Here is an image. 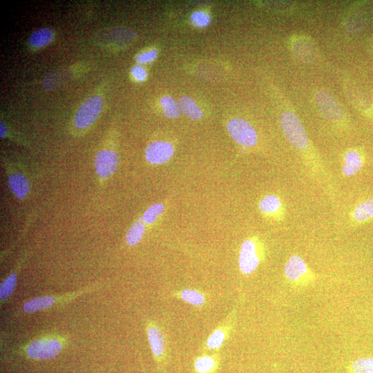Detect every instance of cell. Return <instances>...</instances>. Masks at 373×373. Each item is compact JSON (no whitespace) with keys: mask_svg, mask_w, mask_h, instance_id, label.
<instances>
[{"mask_svg":"<svg viewBox=\"0 0 373 373\" xmlns=\"http://www.w3.org/2000/svg\"><path fill=\"white\" fill-rule=\"evenodd\" d=\"M66 342L65 338L60 335L45 333L31 339L23 347V351L32 359H51L62 351Z\"/></svg>","mask_w":373,"mask_h":373,"instance_id":"6da1fadb","label":"cell"},{"mask_svg":"<svg viewBox=\"0 0 373 373\" xmlns=\"http://www.w3.org/2000/svg\"><path fill=\"white\" fill-rule=\"evenodd\" d=\"M100 285H94L62 295H44L35 297L24 304L22 311L25 313L44 311L51 308L68 303L75 298L97 289Z\"/></svg>","mask_w":373,"mask_h":373,"instance_id":"7a4b0ae2","label":"cell"},{"mask_svg":"<svg viewBox=\"0 0 373 373\" xmlns=\"http://www.w3.org/2000/svg\"><path fill=\"white\" fill-rule=\"evenodd\" d=\"M266 258L264 244L257 237L246 240L242 244L239 255V267L244 275L254 273Z\"/></svg>","mask_w":373,"mask_h":373,"instance_id":"3957f363","label":"cell"},{"mask_svg":"<svg viewBox=\"0 0 373 373\" xmlns=\"http://www.w3.org/2000/svg\"><path fill=\"white\" fill-rule=\"evenodd\" d=\"M284 276L287 283L296 287H308L318 279L317 274L305 260L297 255H292L287 260L284 266Z\"/></svg>","mask_w":373,"mask_h":373,"instance_id":"277c9868","label":"cell"},{"mask_svg":"<svg viewBox=\"0 0 373 373\" xmlns=\"http://www.w3.org/2000/svg\"><path fill=\"white\" fill-rule=\"evenodd\" d=\"M283 131L290 143L300 152H306L310 142L303 124L291 111L284 112L281 116Z\"/></svg>","mask_w":373,"mask_h":373,"instance_id":"5b68a950","label":"cell"},{"mask_svg":"<svg viewBox=\"0 0 373 373\" xmlns=\"http://www.w3.org/2000/svg\"><path fill=\"white\" fill-rule=\"evenodd\" d=\"M146 333L155 361L160 370H164L168 359V350L164 333L154 322L146 324Z\"/></svg>","mask_w":373,"mask_h":373,"instance_id":"8992f818","label":"cell"},{"mask_svg":"<svg viewBox=\"0 0 373 373\" xmlns=\"http://www.w3.org/2000/svg\"><path fill=\"white\" fill-rule=\"evenodd\" d=\"M103 107V99L95 96L89 99L80 107L75 116L74 125L79 129L91 126L99 116Z\"/></svg>","mask_w":373,"mask_h":373,"instance_id":"52a82bcc","label":"cell"},{"mask_svg":"<svg viewBox=\"0 0 373 373\" xmlns=\"http://www.w3.org/2000/svg\"><path fill=\"white\" fill-rule=\"evenodd\" d=\"M228 131L231 137L238 144L252 147L256 145L258 136L253 126L241 118H234L227 124Z\"/></svg>","mask_w":373,"mask_h":373,"instance_id":"ba28073f","label":"cell"},{"mask_svg":"<svg viewBox=\"0 0 373 373\" xmlns=\"http://www.w3.org/2000/svg\"><path fill=\"white\" fill-rule=\"evenodd\" d=\"M94 164L99 178L106 180L118 170L119 157L116 153L112 149H103L97 154Z\"/></svg>","mask_w":373,"mask_h":373,"instance_id":"9c48e42d","label":"cell"},{"mask_svg":"<svg viewBox=\"0 0 373 373\" xmlns=\"http://www.w3.org/2000/svg\"><path fill=\"white\" fill-rule=\"evenodd\" d=\"M175 152V147L171 143L156 141L147 146L145 151V158L149 164L162 165L172 159Z\"/></svg>","mask_w":373,"mask_h":373,"instance_id":"30bf717a","label":"cell"},{"mask_svg":"<svg viewBox=\"0 0 373 373\" xmlns=\"http://www.w3.org/2000/svg\"><path fill=\"white\" fill-rule=\"evenodd\" d=\"M235 311L224 322L222 325L216 329L205 342L203 349L205 351L218 350L229 339L233 329Z\"/></svg>","mask_w":373,"mask_h":373,"instance_id":"8fae6325","label":"cell"},{"mask_svg":"<svg viewBox=\"0 0 373 373\" xmlns=\"http://www.w3.org/2000/svg\"><path fill=\"white\" fill-rule=\"evenodd\" d=\"M261 213L266 218L280 221L285 214V208L280 197L274 194H268L263 197L259 203Z\"/></svg>","mask_w":373,"mask_h":373,"instance_id":"7c38bea8","label":"cell"},{"mask_svg":"<svg viewBox=\"0 0 373 373\" xmlns=\"http://www.w3.org/2000/svg\"><path fill=\"white\" fill-rule=\"evenodd\" d=\"M316 101L325 117L335 122L342 120L344 111L331 94L324 91L319 92L316 95Z\"/></svg>","mask_w":373,"mask_h":373,"instance_id":"4fadbf2b","label":"cell"},{"mask_svg":"<svg viewBox=\"0 0 373 373\" xmlns=\"http://www.w3.org/2000/svg\"><path fill=\"white\" fill-rule=\"evenodd\" d=\"M27 259V255L23 256L16 266L15 269L3 280L0 285V303L3 306L15 292L20 271Z\"/></svg>","mask_w":373,"mask_h":373,"instance_id":"5bb4252c","label":"cell"},{"mask_svg":"<svg viewBox=\"0 0 373 373\" xmlns=\"http://www.w3.org/2000/svg\"><path fill=\"white\" fill-rule=\"evenodd\" d=\"M10 190L20 200L27 198L31 190V183L27 177L21 172H12L8 177Z\"/></svg>","mask_w":373,"mask_h":373,"instance_id":"9a60e30c","label":"cell"},{"mask_svg":"<svg viewBox=\"0 0 373 373\" xmlns=\"http://www.w3.org/2000/svg\"><path fill=\"white\" fill-rule=\"evenodd\" d=\"M363 166V160L361 154L350 149L344 155L342 172L345 177H351L358 173Z\"/></svg>","mask_w":373,"mask_h":373,"instance_id":"2e32d148","label":"cell"},{"mask_svg":"<svg viewBox=\"0 0 373 373\" xmlns=\"http://www.w3.org/2000/svg\"><path fill=\"white\" fill-rule=\"evenodd\" d=\"M218 354L203 355L196 357L194 363V373H216L220 367Z\"/></svg>","mask_w":373,"mask_h":373,"instance_id":"e0dca14e","label":"cell"},{"mask_svg":"<svg viewBox=\"0 0 373 373\" xmlns=\"http://www.w3.org/2000/svg\"><path fill=\"white\" fill-rule=\"evenodd\" d=\"M373 218V198L366 199L357 204L350 213L351 220L361 224Z\"/></svg>","mask_w":373,"mask_h":373,"instance_id":"ac0fdd59","label":"cell"},{"mask_svg":"<svg viewBox=\"0 0 373 373\" xmlns=\"http://www.w3.org/2000/svg\"><path fill=\"white\" fill-rule=\"evenodd\" d=\"M175 296L185 303L195 307H202L205 304V295L198 290L185 289L175 293Z\"/></svg>","mask_w":373,"mask_h":373,"instance_id":"d6986e66","label":"cell"},{"mask_svg":"<svg viewBox=\"0 0 373 373\" xmlns=\"http://www.w3.org/2000/svg\"><path fill=\"white\" fill-rule=\"evenodd\" d=\"M146 231L145 223L142 218L136 221L128 231L125 240L129 246L138 244L142 240Z\"/></svg>","mask_w":373,"mask_h":373,"instance_id":"ffe728a7","label":"cell"},{"mask_svg":"<svg viewBox=\"0 0 373 373\" xmlns=\"http://www.w3.org/2000/svg\"><path fill=\"white\" fill-rule=\"evenodd\" d=\"M179 105L182 112L192 120H199L203 116L196 101L190 97H181L179 99Z\"/></svg>","mask_w":373,"mask_h":373,"instance_id":"44dd1931","label":"cell"},{"mask_svg":"<svg viewBox=\"0 0 373 373\" xmlns=\"http://www.w3.org/2000/svg\"><path fill=\"white\" fill-rule=\"evenodd\" d=\"M344 373H373V357L355 359L349 363Z\"/></svg>","mask_w":373,"mask_h":373,"instance_id":"7402d4cb","label":"cell"},{"mask_svg":"<svg viewBox=\"0 0 373 373\" xmlns=\"http://www.w3.org/2000/svg\"><path fill=\"white\" fill-rule=\"evenodd\" d=\"M54 37L53 31L49 28H42L33 32L29 38V44L39 48L50 43Z\"/></svg>","mask_w":373,"mask_h":373,"instance_id":"603a6c76","label":"cell"},{"mask_svg":"<svg viewBox=\"0 0 373 373\" xmlns=\"http://www.w3.org/2000/svg\"><path fill=\"white\" fill-rule=\"evenodd\" d=\"M165 205L162 203H157L149 207L144 213L142 219L146 225H153L164 214Z\"/></svg>","mask_w":373,"mask_h":373,"instance_id":"cb8c5ba5","label":"cell"},{"mask_svg":"<svg viewBox=\"0 0 373 373\" xmlns=\"http://www.w3.org/2000/svg\"><path fill=\"white\" fill-rule=\"evenodd\" d=\"M164 114L170 118H176L180 116V110L175 100L170 97H165L161 99Z\"/></svg>","mask_w":373,"mask_h":373,"instance_id":"d4e9b609","label":"cell"},{"mask_svg":"<svg viewBox=\"0 0 373 373\" xmlns=\"http://www.w3.org/2000/svg\"><path fill=\"white\" fill-rule=\"evenodd\" d=\"M192 20L196 25L200 27H206L210 23L209 16L201 12H195L192 16Z\"/></svg>","mask_w":373,"mask_h":373,"instance_id":"484cf974","label":"cell"},{"mask_svg":"<svg viewBox=\"0 0 373 373\" xmlns=\"http://www.w3.org/2000/svg\"><path fill=\"white\" fill-rule=\"evenodd\" d=\"M157 55V50L144 52L137 55L136 60L139 63H146L154 60L156 58Z\"/></svg>","mask_w":373,"mask_h":373,"instance_id":"4316f807","label":"cell"},{"mask_svg":"<svg viewBox=\"0 0 373 373\" xmlns=\"http://www.w3.org/2000/svg\"><path fill=\"white\" fill-rule=\"evenodd\" d=\"M131 73L138 81H144L147 77L146 70L140 66H134L131 68Z\"/></svg>","mask_w":373,"mask_h":373,"instance_id":"83f0119b","label":"cell"},{"mask_svg":"<svg viewBox=\"0 0 373 373\" xmlns=\"http://www.w3.org/2000/svg\"><path fill=\"white\" fill-rule=\"evenodd\" d=\"M0 125H0V128H1V129H1V131H0V132H1V133H0V135H1V137L3 138L7 134V129L5 127V124L3 123L2 122H1V123H0Z\"/></svg>","mask_w":373,"mask_h":373,"instance_id":"f1b7e54d","label":"cell"}]
</instances>
